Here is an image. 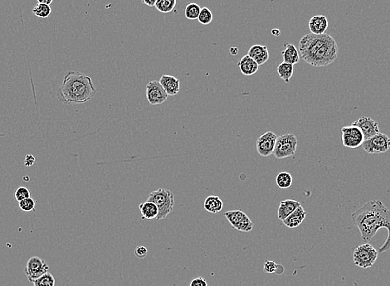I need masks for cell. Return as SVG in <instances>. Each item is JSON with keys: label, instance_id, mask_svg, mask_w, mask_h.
Returning <instances> with one entry per match:
<instances>
[{"label": "cell", "instance_id": "cell-1", "mask_svg": "<svg viewBox=\"0 0 390 286\" xmlns=\"http://www.w3.org/2000/svg\"><path fill=\"white\" fill-rule=\"evenodd\" d=\"M351 219L365 243L371 242L379 228L387 229V239L385 244L379 247L378 252H390V210L380 200L369 201L353 213Z\"/></svg>", "mask_w": 390, "mask_h": 286}, {"label": "cell", "instance_id": "cell-2", "mask_svg": "<svg viewBox=\"0 0 390 286\" xmlns=\"http://www.w3.org/2000/svg\"><path fill=\"white\" fill-rule=\"evenodd\" d=\"M95 94L96 89L90 76L70 70L65 75L57 97L64 104H82L92 100Z\"/></svg>", "mask_w": 390, "mask_h": 286}, {"label": "cell", "instance_id": "cell-3", "mask_svg": "<svg viewBox=\"0 0 390 286\" xmlns=\"http://www.w3.org/2000/svg\"><path fill=\"white\" fill-rule=\"evenodd\" d=\"M331 36L327 34L316 35L310 33L306 34V36L301 37L299 42L298 51L300 57L309 64L310 61L314 57L316 53L320 50V48L328 41Z\"/></svg>", "mask_w": 390, "mask_h": 286}, {"label": "cell", "instance_id": "cell-4", "mask_svg": "<svg viewBox=\"0 0 390 286\" xmlns=\"http://www.w3.org/2000/svg\"><path fill=\"white\" fill-rule=\"evenodd\" d=\"M147 201H150L157 206L159 210L157 221L166 219L168 214H171L175 203L174 194L167 189H159L151 192L147 198Z\"/></svg>", "mask_w": 390, "mask_h": 286}, {"label": "cell", "instance_id": "cell-5", "mask_svg": "<svg viewBox=\"0 0 390 286\" xmlns=\"http://www.w3.org/2000/svg\"><path fill=\"white\" fill-rule=\"evenodd\" d=\"M338 53V45L335 40L331 36L328 41L320 48V50L316 53L309 65L314 67H326L336 60Z\"/></svg>", "mask_w": 390, "mask_h": 286}, {"label": "cell", "instance_id": "cell-6", "mask_svg": "<svg viewBox=\"0 0 390 286\" xmlns=\"http://www.w3.org/2000/svg\"><path fill=\"white\" fill-rule=\"evenodd\" d=\"M379 256L378 251L371 243H364L355 248L353 254V261L357 267L367 269L373 267Z\"/></svg>", "mask_w": 390, "mask_h": 286}, {"label": "cell", "instance_id": "cell-7", "mask_svg": "<svg viewBox=\"0 0 390 286\" xmlns=\"http://www.w3.org/2000/svg\"><path fill=\"white\" fill-rule=\"evenodd\" d=\"M297 147V136L292 134H286L278 136L273 156L277 159H284L295 155Z\"/></svg>", "mask_w": 390, "mask_h": 286}, {"label": "cell", "instance_id": "cell-8", "mask_svg": "<svg viewBox=\"0 0 390 286\" xmlns=\"http://www.w3.org/2000/svg\"><path fill=\"white\" fill-rule=\"evenodd\" d=\"M362 148L368 154H382L390 150V138L386 134H379L371 138L365 140Z\"/></svg>", "mask_w": 390, "mask_h": 286}, {"label": "cell", "instance_id": "cell-9", "mask_svg": "<svg viewBox=\"0 0 390 286\" xmlns=\"http://www.w3.org/2000/svg\"><path fill=\"white\" fill-rule=\"evenodd\" d=\"M224 216L234 229L241 232H251L253 229V222L247 214L240 209L225 212Z\"/></svg>", "mask_w": 390, "mask_h": 286}, {"label": "cell", "instance_id": "cell-10", "mask_svg": "<svg viewBox=\"0 0 390 286\" xmlns=\"http://www.w3.org/2000/svg\"><path fill=\"white\" fill-rule=\"evenodd\" d=\"M341 140L343 146L345 148L355 149L361 147L365 141V137L362 132L358 127L355 126H346L341 128Z\"/></svg>", "mask_w": 390, "mask_h": 286}, {"label": "cell", "instance_id": "cell-11", "mask_svg": "<svg viewBox=\"0 0 390 286\" xmlns=\"http://www.w3.org/2000/svg\"><path fill=\"white\" fill-rule=\"evenodd\" d=\"M48 270L49 266L44 260L38 256H33L27 262L24 272L28 281L33 283L35 280L48 272Z\"/></svg>", "mask_w": 390, "mask_h": 286}, {"label": "cell", "instance_id": "cell-12", "mask_svg": "<svg viewBox=\"0 0 390 286\" xmlns=\"http://www.w3.org/2000/svg\"><path fill=\"white\" fill-rule=\"evenodd\" d=\"M168 95L160 81H152L146 84V99L151 105H160L165 103Z\"/></svg>", "mask_w": 390, "mask_h": 286}, {"label": "cell", "instance_id": "cell-13", "mask_svg": "<svg viewBox=\"0 0 390 286\" xmlns=\"http://www.w3.org/2000/svg\"><path fill=\"white\" fill-rule=\"evenodd\" d=\"M278 136L272 131H268L259 136L256 142V148L261 156L267 157L273 154Z\"/></svg>", "mask_w": 390, "mask_h": 286}, {"label": "cell", "instance_id": "cell-14", "mask_svg": "<svg viewBox=\"0 0 390 286\" xmlns=\"http://www.w3.org/2000/svg\"><path fill=\"white\" fill-rule=\"evenodd\" d=\"M352 126H355L362 132L365 140L370 139L380 133L378 122L373 121L372 118L367 116H362L359 119L352 122Z\"/></svg>", "mask_w": 390, "mask_h": 286}, {"label": "cell", "instance_id": "cell-15", "mask_svg": "<svg viewBox=\"0 0 390 286\" xmlns=\"http://www.w3.org/2000/svg\"><path fill=\"white\" fill-rule=\"evenodd\" d=\"M247 55L253 58L259 66L265 64L269 60L268 48L264 45H253L249 48Z\"/></svg>", "mask_w": 390, "mask_h": 286}, {"label": "cell", "instance_id": "cell-16", "mask_svg": "<svg viewBox=\"0 0 390 286\" xmlns=\"http://www.w3.org/2000/svg\"><path fill=\"white\" fill-rule=\"evenodd\" d=\"M159 81L168 96H174L180 92V81L175 76L164 75Z\"/></svg>", "mask_w": 390, "mask_h": 286}, {"label": "cell", "instance_id": "cell-17", "mask_svg": "<svg viewBox=\"0 0 390 286\" xmlns=\"http://www.w3.org/2000/svg\"><path fill=\"white\" fill-rule=\"evenodd\" d=\"M308 26L312 34L322 35L328 28V20L325 15H316L310 19Z\"/></svg>", "mask_w": 390, "mask_h": 286}, {"label": "cell", "instance_id": "cell-18", "mask_svg": "<svg viewBox=\"0 0 390 286\" xmlns=\"http://www.w3.org/2000/svg\"><path fill=\"white\" fill-rule=\"evenodd\" d=\"M306 215H307V213L304 210L303 207L300 206L292 214H290L286 219L282 221V222H283L284 225L286 226L287 228L293 229V228H297L303 222Z\"/></svg>", "mask_w": 390, "mask_h": 286}, {"label": "cell", "instance_id": "cell-19", "mask_svg": "<svg viewBox=\"0 0 390 286\" xmlns=\"http://www.w3.org/2000/svg\"><path fill=\"white\" fill-rule=\"evenodd\" d=\"M301 206V203L297 200H285L280 202V206L278 208V217L281 221H284L286 218L295 211L297 208Z\"/></svg>", "mask_w": 390, "mask_h": 286}, {"label": "cell", "instance_id": "cell-20", "mask_svg": "<svg viewBox=\"0 0 390 286\" xmlns=\"http://www.w3.org/2000/svg\"><path fill=\"white\" fill-rule=\"evenodd\" d=\"M238 66H239L241 74L246 76L254 75L259 70V64L253 58H251L248 55L241 57V60L238 63Z\"/></svg>", "mask_w": 390, "mask_h": 286}, {"label": "cell", "instance_id": "cell-21", "mask_svg": "<svg viewBox=\"0 0 390 286\" xmlns=\"http://www.w3.org/2000/svg\"><path fill=\"white\" fill-rule=\"evenodd\" d=\"M284 62L295 65L300 62V56L297 49L292 43L285 44V50L281 52Z\"/></svg>", "mask_w": 390, "mask_h": 286}, {"label": "cell", "instance_id": "cell-22", "mask_svg": "<svg viewBox=\"0 0 390 286\" xmlns=\"http://www.w3.org/2000/svg\"><path fill=\"white\" fill-rule=\"evenodd\" d=\"M140 211L141 214V219H156L159 210L157 206L150 201L146 200L145 203H142L139 205Z\"/></svg>", "mask_w": 390, "mask_h": 286}, {"label": "cell", "instance_id": "cell-23", "mask_svg": "<svg viewBox=\"0 0 390 286\" xmlns=\"http://www.w3.org/2000/svg\"><path fill=\"white\" fill-rule=\"evenodd\" d=\"M223 206L222 200L217 195H210L206 198L204 203L205 210L211 214H218L222 210Z\"/></svg>", "mask_w": 390, "mask_h": 286}, {"label": "cell", "instance_id": "cell-24", "mask_svg": "<svg viewBox=\"0 0 390 286\" xmlns=\"http://www.w3.org/2000/svg\"><path fill=\"white\" fill-rule=\"evenodd\" d=\"M277 71L281 80H283L286 83H289L290 80L292 78L293 72H294L293 65L286 63L283 61V62H281V64H279L277 68Z\"/></svg>", "mask_w": 390, "mask_h": 286}, {"label": "cell", "instance_id": "cell-25", "mask_svg": "<svg viewBox=\"0 0 390 286\" xmlns=\"http://www.w3.org/2000/svg\"><path fill=\"white\" fill-rule=\"evenodd\" d=\"M276 183L280 189H287L292 186V176L290 173L281 172L279 173L276 177Z\"/></svg>", "mask_w": 390, "mask_h": 286}, {"label": "cell", "instance_id": "cell-26", "mask_svg": "<svg viewBox=\"0 0 390 286\" xmlns=\"http://www.w3.org/2000/svg\"><path fill=\"white\" fill-rule=\"evenodd\" d=\"M176 2V0H157L155 3V8L158 9V11L167 14L175 9Z\"/></svg>", "mask_w": 390, "mask_h": 286}, {"label": "cell", "instance_id": "cell-27", "mask_svg": "<svg viewBox=\"0 0 390 286\" xmlns=\"http://www.w3.org/2000/svg\"><path fill=\"white\" fill-rule=\"evenodd\" d=\"M32 11L36 17H40V18H47L49 17L52 9H51L50 5L43 4V3H37Z\"/></svg>", "mask_w": 390, "mask_h": 286}, {"label": "cell", "instance_id": "cell-28", "mask_svg": "<svg viewBox=\"0 0 390 286\" xmlns=\"http://www.w3.org/2000/svg\"><path fill=\"white\" fill-rule=\"evenodd\" d=\"M200 11H201V8L200 5L197 3H192L186 6L185 14L188 20H195L198 19Z\"/></svg>", "mask_w": 390, "mask_h": 286}, {"label": "cell", "instance_id": "cell-29", "mask_svg": "<svg viewBox=\"0 0 390 286\" xmlns=\"http://www.w3.org/2000/svg\"><path fill=\"white\" fill-rule=\"evenodd\" d=\"M34 286H54L55 279L51 273L47 272L33 282Z\"/></svg>", "mask_w": 390, "mask_h": 286}, {"label": "cell", "instance_id": "cell-30", "mask_svg": "<svg viewBox=\"0 0 390 286\" xmlns=\"http://www.w3.org/2000/svg\"><path fill=\"white\" fill-rule=\"evenodd\" d=\"M213 14H212L210 9L207 8V7H204V8L201 9L200 15L198 17V20H199V22L201 24H203V25H208L213 21Z\"/></svg>", "mask_w": 390, "mask_h": 286}, {"label": "cell", "instance_id": "cell-31", "mask_svg": "<svg viewBox=\"0 0 390 286\" xmlns=\"http://www.w3.org/2000/svg\"><path fill=\"white\" fill-rule=\"evenodd\" d=\"M19 208L24 212L34 211L35 208V201L31 197L27 198L25 200H21L19 202Z\"/></svg>", "mask_w": 390, "mask_h": 286}, {"label": "cell", "instance_id": "cell-32", "mask_svg": "<svg viewBox=\"0 0 390 286\" xmlns=\"http://www.w3.org/2000/svg\"><path fill=\"white\" fill-rule=\"evenodd\" d=\"M14 196L18 202H19L21 200L30 197V192L25 187H19L16 189V191L14 193Z\"/></svg>", "mask_w": 390, "mask_h": 286}, {"label": "cell", "instance_id": "cell-33", "mask_svg": "<svg viewBox=\"0 0 390 286\" xmlns=\"http://www.w3.org/2000/svg\"><path fill=\"white\" fill-rule=\"evenodd\" d=\"M278 267V265L276 264L274 261H267L264 264L263 270L266 273L272 274V273L277 272Z\"/></svg>", "mask_w": 390, "mask_h": 286}, {"label": "cell", "instance_id": "cell-34", "mask_svg": "<svg viewBox=\"0 0 390 286\" xmlns=\"http://www.w3.org/2000/svg\"><path fill=\"white\" fill-rule=\"evenodd\" d=\"M147 252H148V251H147V249H146V247H143V246H139V247H137L136 248H135V254L137 258H145V257L146 256V255H147Z\"/></svg>", "mask_w": 390, "mask_h": 286}, {"label": "cell", "instance_id": "cell-35", "mask_svg": "<svg viewBox=\"0 0 390 286\" xmlns=\"http://www.w3.org/2000/svg\"><path fill=\"white\" fill-rule=\"evenodd\" d=\"M189 286H208V285L204 278L198 277L191 281Z\"/></svg>", "mask_w": 390, "mask_h": 286}, {"label": "cell", "instance_id": "cell-36", "mask_svg": "<svg viewBox=\"0 0 390 286\" xmlns=\"http://www.w3.org/2000/svg\"><path fill=\"white\" fill-rule=\"evenodd\" d=\"M35 162V157L32 155H27L24 160V165L26 167H31Z\"/></svg>", "mask_w": 390, "mask_h": 286}, {"label": "cell", "instance_id": "cell-37", "mask_svg": "<svg viewBox=\"0 0 390 286\" xmlns=\"http://www.w3.org/2000/svg\"><path fill=\"white\" fill-rule=\"evenodd\" d=\"M141 2L149 7H154L155 6L157 0H141Z\"/></svg>", "mask_w": 390, "mask_h": 286}, {"label": "cell", "instance_id": "cell-38", "mask_svg": "<svg viewBox=\"0 0 390 286\" xmlns=\"http://www.w3.org/2000/svg\"><path fill=\"white\" fill-rule=\"evenodd\" d=\"M38 3H43V4H48L50 5L51 3L54 2V0H37Z\"/></svg>", "mask_w": 390, "mask_h": 286}, {"label": "cell", "instance_id": "cell-39", "mask_svg": "<svg viewBox=\"0 0 390 286\" xmlns=\"http://www.w3.org/2000/svg\"><path fill=\"white\" fill-rule=\"evenodd\" d=\"M272 35H274L275 36H279L281 35V31L279 30V29H272Z\"/></svg>", "mask_w": 390, "mask_h": 286}, {"label": "cell", "instance_id": "cell-40", "mask_svg": "<svg viewBox=\"0 0 390 286\" xmlns=\"http://www.w3.org/2000/svg\"><path fill=\"white\" fill-rule=\"evenodd\" d=\"M238 52H239V50H238V48H230V53L231 54H232V55H233V56H235V55H237V54H238Z\"/></svg>", "mask_w": 390, "mask_h": 286}]
</instances>
